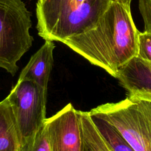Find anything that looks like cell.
I'll use <instances>...</instances> for the list:
<instances>
[{
	"label": "cell",
	"mask_w": 151,
	"mask_h": 151,
	"mask_svg": "<svg viewBox=\"0 0 151 151\" xmlns=\"http://www.w3.org/2000/svg\"><path fill=\"white\" fill-rule=\"evenodd\" d=\"M139 32L130 4L111 1L93 28L62 43L116 78L119 70L137 56Z\"/></svg>",
	"instance_id": "cell-1"
},
{
	"label": "cell",
	"mask_w": 151,
	"mask_h": 151,
	"mask_svg": "<svg viewBox=\"0 0 151 151\" xmlns=\"http://www.w3.org/2000/svg\"><path fill=\"white\" fill-rule=\"evenodd\" d=\"M110 0H44L37 3V29L44 40L60 41L93 28Z\"/></svg>",
	"instance_id": "cell-2"
},
{
	"label": "cell",
	"mask_w": 151,
	"mask_h": 151,
	"mask_svg": "<svg viewBox=\"0 0 151 151\" xmlns=\"http://www.w3.org/2000/svg\"><path fill=\"white\" fill-rule=\"evenodd\" d=\"M88 112L114 126L135 151H151V101L128 96Z\"/></svg>",
	"instance_id": "cell-3"
},
{
	"label": "cell",
	"mask_w": 151,
	"mask_h": 151,
	"mask_svg": "<svg viewBox=\"0 0 151 151\" xmlns=\"http://www.w3.org/2000/svg\"><path fill=\"white\" fill-rule=\"evenodd\" d=\"M31 27V12L22 0H0V68L12 76L32 45Z\"/></svg>",
	"instance_id": "cell-4"
},
{
	"label": "cell",
	"mask_w": 151,
	"mask_h": 151,
	"mask_svg": "<svg viewBox=\"0 0 151 151\" xmlns=\"http://www.w3.org/2000/svg\"><path fill=\"white\" fill-rule=\"evenodd\" d=\"M47 89L28 80H18L7 96L17 123L19 151H25L44 124Z\"/></svg>",
	"instance_id": "cell-5"
},
{
	"label": "cell",
	"mask_w": 151,
	"mask_h": 151,
	"mask_svg": "<svg viewBox=\"0 0 151 151\" xmlns=\"http://www.w3.org/2000/svg\"><path fill=\"white\" fill-rule=\"evenodd\" d=\"M45 125L51 151H80L81 138L78 113L71 103L46 118Z\"/></svg>",
	"instance_id": "cell-6"
},
{
	"label": "cell",
	"mask_w": 151,
	"mask_h": 151,
	"mask_svg": "<svg viewBox=\"0 0 151 151\" xmlns=\"http://www.w3.org/2000/svg\"><path fill=\"white\" fill-rule=\"evenodd\" d=\"M116 78L129 97L151 101V62L136 56L119 70Z\"/></svg>",
	"instance_id": "cell-7"
},
{
	"label": "cell",
	"mask_w": 151,
	"mask_h": 151,
	"mask_svg": "<svg viewBox=\"0 0 151 151\" xmlns=\"http://www.w3.org/2000/svg\"><path fill=\"white\" fill-rule=\"evenodd\" d=\"M55 44L53 41L45 40L44 44L30 58L21 71L18 80H31L41 87L47 89L52 70Z\"/></svg>",
	"instance_id": "cell-8"
},
{
	"label": "cell",
	"mask_w": 151,
	"mask_h": 151,
	"mask_svg": "<svg viewBox=\"0 0 151 151\" xmlns=\"http://www.w3.org/2000/svg\"><path fill=\"white\" fill-rule=\"evenodd\" d=\"M19 133L8 97L0 101V151H19Z\"/></svg>",
	"instance_id": "cell-9"
},
{
	"label": "cell",
	"mask_w": 151,
	"mask_h": 151,
	"mask_svg": "<svg viewBox=\"0 0 151 151\" xmlns=\"http://www.w3.org/2000/svg\"><path fill=\"white\" fill-rule=\"evenodd\" d=\"M81 131L80 151H111L93 123L88 111L78 110Z\"/></svg>",
	"instance_id": "cell-10"
},
{
	"label": "cell",
	"mask_w": 151,
	"mask_h": 151,
	"mask_svg": "<svg viewBox=\"0 0 151 151\" xmlns=\"http://www.w3.org/2000/svg\"><path fill=\"white\" fill-rule=\"evenodd\" d=\"M90 116L111 151H135L114 126L98 117L90 114Z\"/></svg>",
	"instance_id": "cell-11"
},
{
	"label": "cell",
	"mask_w": 151,
	"mask_h": 151,
	"mask_svg": "<svg viewBox=\"0 0 151 151\" xmlns=\"http://www.w3.org/2000/svg\"><path fill=\"white\" fill-rule=\"evenodd\" d=\"M25 151H51L45 123L37 133L32 143Z\"/></svg>",
	"instance_id": "cell-12"
},
{
	"label": "cell",
	"mask_w": 151,
	"mask_h": 151,
	"mask_svg": "<svg viewBox=\"0 0 151 151\" xmlns=\"http://www.w3.org/2000/svg\"><path fill=\"white\" fill-rule=\"evenodd\" d=\"M137 56L151 62V32H139L138 35Z\"/></svg>",
	"instance_id": "cell-13"
},
{
	"label": "cell",
	"mask_w": 151,
	"mask_h": 151,
	"mask_svg": "<svg viewBox=\"0 0 151 151\" xmlns=\"http://www.w3.org/2000/svg\"><path fill=\"white\" fill-rule=\"evenodd\" d=\"M139 8L144 22V31L151 32V0H139Z\"/></svg>",
	"instance_id": "cell-14"
},
{
	"label": "cell",
	"mask_w": 151,
	"mask_h": 151,
	"mask_svg": "<svg viewBox=\"0 0 151 151\" xmlns=\"http://www.w3.org/2000/svg\"><path fill=\"white\" fill-rule=\"evenodd\" d=\"M110 1H121V2H123L125 3H127V4H130L132 0H110Z\"/></svg>",
	"instance_id": "cell-15"
},
{
	"label": "cell",
	"mask_w": 151,
	"mask_h": 151,
	"mask_svg": "<svg viewBox=\"0 0 151 151\" xmlns=\"http://www.w3.org/2000/svg\"><path fill=\"white\" fill-rule=\"evenodd\" d=\"M43 1H44V0H37V3H41V2H42Z\"/></svg>",
	"instance_id": "cell-16"
},
{
	"label": "cell",
	"mask_w": 151,
	"mask_h": 151,
	"mask_svg": "<svg viewBox=\"0 0 151 151\" xmlns=\"http://www.w3.org/2000/svg\"></svg>",
	"instance_id": "cell-17"
}]
</instances>
